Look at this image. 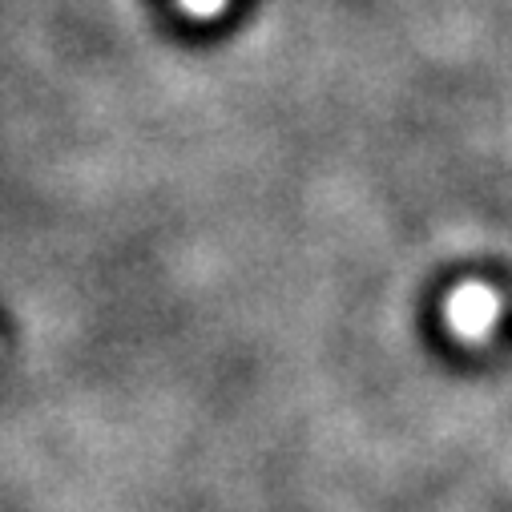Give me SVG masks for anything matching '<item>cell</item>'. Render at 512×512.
I'll return each mask as SVG.
<instances>
[{
	"mask_svg": "<svg viewBox=\"0 0 512 512\" xmlns=\"http://www.w3.org/2000/svg\"><path fill=\"white\" fill-rule=\"evenodd\" d=\"M182 5V13L186 17H194V21H210V17H218L230 0H178Z\"/></svg>",
	"mask_w": 512,
	"mask_h": 512,
	"instance_id": "6da1fadb",
	"label": "cell"
}]
</instances>
